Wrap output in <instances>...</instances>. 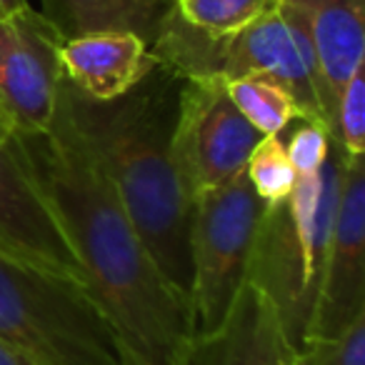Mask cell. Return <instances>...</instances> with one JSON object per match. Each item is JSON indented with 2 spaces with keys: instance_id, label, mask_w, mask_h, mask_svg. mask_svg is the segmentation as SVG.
I'll use <instances>...</instances> for the list:
<instances>
[{
  "instance_id": "6",
  "label": "cell",
  "mask_w": 365,
  "mask_h": 365,
  "mask_svg": "<svg viewBox=\"0 0 365 365\" xmlns=\"http://www.w3.org/2000/svg\"><path fill=\"white\" fill-rule=\"evenodd\" d=\"M263 138L235 108L223 81L182 78L173 160L190 198L238 178Z\"/></svg>"
},
{
  "instance_id": "21",
  "label": "cell",
  "mask_w": 365,
  "mask_h": 365,
  "mask_svg": "<svg viewBox=\"0 0 365 365\" xmlns=\"http://www.w3.org/2000/svg\"><path fill=\"white\" fill-rule=\"evenodd\" d=\"M13 135H16V133H13L11 123H8V118L3 115V110H0V145H6Z\"/></svg>"
},
{
  "instance_id": "7",
  "label": "cell",
  "mask_w": 365,
  "mask_h": 365,
  "mask_svg": "<svg viewBox=\"0 0 365 365\" xmlns=\"http://www.w3.org/2000/svg\"><path fill=\"white\" fill-rule=\"evenodd\" d=\"M63 43L66 38L36 8L0 16V110L13 133L51 125L63 83Z\"/></svg>"
},
{
  "instance_id": "17",
  "label": "cell",
  "mask_w": 365,
  "mask_h": 365,
  "mask_svg": "<svg viewBox=\"0 0 365 365\" xmlns=\"http://www.w3.org/2000/svg\"><path fill=\"white\" fill-rule=\"evenodd\" d=\"M330 138L348 158H365V66L350 76L335 103Z\"/></svg>"
},
{
  "instance_id": "13",
  "label": "cell",
  "mask_w": 365,
  "mask_h": 365,
  "mask_svg": "<svg viewBox=\"0 0 365 365\" xmlns=\"http://www.w3.org/2000/svg\"><path fill=\"white\" fill-rule=\"evenodd\" d=\"M43 16L66 41L91 33H135L153 46L175 0H41Z\"/></svg>"
},
{
  "instance_id": "18",
  "label": "cell",
  "mask_w": 365,
  "mask_h": 365,
  "mask_svg": "<svg viewBox=\"0 0 365 365\" xmlns=\"http://www.w3.org/2000/svg\"><path fill=\"white\" fill-rule=\"evenodd\" d=\"M295 365H365V315L333 338H305Z\"/></svg>"
},
{
  "instance_id": "12",
  "label": "cell",
  "mask_w": 365,
  "mask_h": 365,
  "mask_svg": "<svg viewBox=\"0 0 365 365\" xmlns=\"http://www.w3.org/2000/svg\"><path fill=\"white\" fill-rule=\"evenodd\" d=\"M308 21L315 58L335 110L345 83L365 66V0H290ZM333 120V118H330Z\"/></svg>"
},
{
  "instance_id": "16",
  "label": "cell",
  "mask_w": 365,
  "mask_h": 365,
  "mask_svg": "<svg viewBox=\"0 0 365 365\" xmlns=\"http://www.w3.org/2000/svg\"><path fill=\"white\" fill-rule=\"evenodd\" d=\"M245 175L253 185L255 195L265 205H273L278 200L288 198L290 190L295 188L298 175H295L293 165L288 160L283 133L280 135H265L253 148L248 165H245Z\"/></svg>"
},
{
  "instance_id": "23",
  "label": "cell",
  "mask_w": 365,
  "mask_h": 365,
  "mask_svg": "<svg viewBox=\"0 0 365 365\" xmlns=\"http://www.w3.org/2000/svg\"><path fill=\"white\" fill-rule=\"evenodd\" d=\"M288 365H295V355H293V360H290V363Z\"/></svg>"
},
{
  "instance_id": "15",
  "label": "cell",
  "mask_w": 365,
  "mask_h": 365,
  "mask_svg": "<svg viewBox=\"0 0 365 365\" xmlns=\"http://www.w3.org/2000/svg\"><path fill=\"white\" fill-rule=\"evenodd\" d=\"M283 0H175V16L208 38H230L280 8Z\"/></svg>"
},
{
  "instance_id": "10",
  "label": "cell",
  "mask_w": 365,
  "mask_h": 365,
  "mask_svg": "<svg viewBox=\"0 0 365 365\" xmlns=\"http://www.w3.org/2000/svg\"><path fill=\"white\" fill-rule=\"evenodd\" d=\"M293 355L273 300L245 280L223 323L195 330L170 365H288Z\"/></svg>"
},
{
  "instance_id": "19",
  "label": "cell",
  "mask_w": 365,
  "mask_h": 365,
  "mask_svg": "<svg viewBox=\"0 0 365 365\" xmlns=\"http://www.w3.org/2000/svg\"><path fill=\"white\" fill-rule=\"evenodd\" d=\"M330 130L318 120H303L293 130V135L285 138V150L298 178H310L323 168L330 150Z\"/></svg>"
},
{
  "instance_id": "22",
  "label": "cell",
  "mask_w": 365,
  "mask_h": 365,
  "mask_svg": "<svg viewBox=\"0 0 365 365\" xmlns=\"http://www.w3.org/2000/svg\"><path fill=\"white\" fill-rule=\"evenodd\" d=\"M26 6H31L28 0H0V16H3V13H13V11H18V8H26Z\"/></svg>"
},
{
  "instance_id": "20",
  "label": "cell",
  "mask_w": 365,
  "mask_h": 365,
  "mask_svg": "<svg viewBox=\"0 0 365 365\" xmlns=\"http://www.w3.org/2000/svg\"><path fill=\"white\" fill-rule=\"evenodd\" d=\"M0 365H41V363H36V360L16 353L11 345H6L3 340H0Z\"/></svg>"
},
{
  "instance_id": "3",
  "label": "cell",
  "mask_w": 365,
  "mask_h": 365,
  "mask_svg": "<svg viewBox=\"0 0 365 365\" xmlns=\"http://www.w3.org/2000/svg\"><path fill=\"white\" fill-rule=\"evenodd\" d=\"M343 165L345 153L330 140L323 168L310 178H298L288 198L265 205L255 233L248 283L273 300L293 350L308 335L318 303Z\"/></svg>"
},
{
  "instance_id": "11",
  "label": "cell",
  "mask_w": 365,
  "mask_h": 365,
  "mask_svg": "<svg viewBox=\"0 0 365 365\" xmlns=\"http://www.w3.org/2000/svg\"><path fill=\"white\" fill-rule=\"evenodd\" d=\"M63 78L91 101H115L158 66L148 43L135 33H91L61 48Z\"/></svg>"
},
{
  "instance_id": "9",
  "label": "cell",
  "mask_w": 365,
  "mask_h": 365,
  "mask_svg": "<svg viewBox=\"0 0 365 365\" xmlns=\"http://www.w3.org/2000/svg\"><path fill=\"white\" fill-rule=\"evenodd\" d=\"M0 258L83 283L81 263L16 138L0 145Z\"/></svg>"
},
{
  "instance_id": "5",
  "label": "cell",
  "mask_w": 365,
  "mask_h": 365,
  "mask_svg": "<svg viewBox=\"0 0 365 365\" xmlns=\"http://www.w3.org/2000/svg\"><path fill=\"white\" fill-rule=\"evenodd\" d=\"M265 203L255 195L245 170L220 188L193 198L190 223V303L195 330L223 323L248 280V263Z\"/></svg>"
},
{
  "instance_id": "4",
  "label": "cell",
  "mask_w": 365,
  "mask_h": 365,
  "mask_svg": "<svg viewBox=\"0 0 365 365\" xmlns=\"http://www.w3.org/2000/svg\"><path fill=\"white\" fill-rule=\"evenodd\" d=\"M0 340L41 365H130L81 280L0 258Z\"/></svg>"
},
{
  "instance_id": "14",
  "label": "cell",
  "mask_w": 365,
  "mask_h": 365,
  "mask_svg": "<svg viewBox=\"0 0 365 365\" xmlns=\"http://www.w3.org/2000/svg\"><path fill=\"white\" fill-rule=\"evenodd\" d=\"M230 101L260 135H280L293 120H305L288 88L265 76H243L225 81Z\"/></svg>"
},
{
  "instance_id": "2",
  "label": "cell",
  "mask_w": 365,
  "mask_h": 365,
  "mask_svg": "<svg viewBox=\"0 0 365 365\" xmlns=\"http://www.w3.org/2000/svg\"><path fill=\"white\" fill-rule=\"evenodd\" d=\"M182 78L158 63L115 101H91L63 78L58 103L150 250L158 268L190 295L193 198L173 160V128Z\"/></svg>"
},
{
  "instance_id": "8",
  "label": "cell",
  "mask_w": 365,
  "mask_h": 365,
  "mask_svg": "<svg viewBox=\"0 0 365 365\" xmlns=\"http://www.w3.org/2000/svg\"><path fill=\"white\" fill-rule=\"evenodd\" d=\"M365 315V158L345 155L318 303L305 338H333Z\"/></svg>"
},
{
  "instance_id": "1",
  "label": "cell",
  "mask_w": 365,
  "mask_h": 365,
  "mask_svg": "<svg viewBox=\"0 0 365 365\" xmlns=\"http://www.w3.org/2000/svg\"><path fill=\"white\" fill-rule=\"evenodd\" d=\"M13 138L61 220L83 283L115 325L128 363L170 365L195 333L190 295L158 268L66 108L58 103L46 130Z\"/></svg>"
}]
</instances>
